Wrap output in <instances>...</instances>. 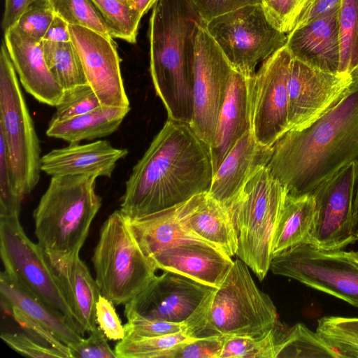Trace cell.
I'll return each mask as SVG.
<instances>
[{"mask_svg": "<svg viewBox=\"0 0 358 358\" xmlns=\"http://www.w3.org/2000/svg\"><path fill=\"white\" fill-rule=\"evenodd\" d=\"M210 146L190 124L168 119L126 181L120 210L129 220L168 209L209 192Z\"/></svg>", "mask_w": 358, "mask_h": 358, "instance_id": "cell-1", "label": "cell"}, {"mask_svg": "<svg viewBox=\"0 0 358 358\" xmlns=\"http://www.w3.org/2000/svg\"><path fill=\"white\" fill-rule=\"evenodd\" d=\"M341 96L308 126L272 146L266 167L292 196L312 194L344 166L358 162V69Z\"/></svg>", "mask_w": 358, "mask_h": 358, "instance_id": "cell-2", "label": "cell"}, {"mask_svg": "<svg viewBox=\"0 0 358 358\" xmlns=\"http://www.w3.org/2000/svg\"><path fill=\"white\" fill-rule=\"evenodd\" d=\"M191 0H157L149 22L150 72L168 119L190 124L195 41L206 25Z\"/></svg>", "mask_w": 358, "mask_h": 358, "instance_id": "cell-3", "label": "cell"}, {"mask_svg": "<svg viewBox=\"0 0 358 358\" xmlns=\"http://www.w3.org/2000/svg\"><path fill=\"white\" fill-rule=\"evenodd\" d=\"M94 175L51 177L34 211L35 235L55 269L78 255L101 206Z\"/></svg>", "mask_w": 358, "mask_h": 358, "instance_id": "cell-4", "label": "cell"}, {"mask_svg": "<svg viewBox=\"0 0 358 358\" xmlns=\"http://www.w3.org/2000/svg\"><path fill=\"white\" fill-rule=\"evenodd\" d=\"M276 308L252 279L248 265L236 259L220 287L214 288L186 322L193 338L262 336L276 327Z\"/></svg>", "mask_w": 358, "mask_h": 358, "instance_id": "cell-5", "label": "cell"}, {"mask_svg": "<svg viewBox=\"0 0 358 358\" xmlns=\"http://www.w3.org/2000/svg\"><path fill=\"white\" fill-rule=\"evenodd\" d=\"M286 194L264 166L250 177L227 208L238 236L236 255L260 280L269 270L273 235Z\"/></svg>", "mask_w": 358, "mask_h": 358, "instance_id": "cell-6", "label": "cell"}, {"mask_svg": "<svg viewBox=\"0 0 358 358\" xmlns=\"http://www.w3.org/2000/svg\"><path fill=\"white\" fill-rule=\"evenodd\" d=\"M92 262L101 294L114 305L127 304L155 277L157 269L141 248L120 210L103 222Z\"/></svg>", "mask_w": 358, "mask_h": 358, "instance_id": "cell-7", "label": "cell"}, {"mask_svg": "<svg viewBox=\"0 0 358 358\" xmlns=\"http://www.w3.org/2000/svg\"><path fill=\"white\" fill-rule=\"evenodd\" d=\"M0 136L17 191L23 200L40 179V142L6 46L0 52Z\"/></svg>", "mask_w": 358, "mask_h": 358, "instance_id": "cell-8", "label": "cell"}, {"mask_svg": "<svg viewBox=\"0 0 358 358\" xmlns=\"http://www.w3.org/2000/svg\"><path fill=\"white\" fill-rule=\"evenodd\" d=\"M206 29L232 69L246 76H254L257 65L287 43V34L270 21L263 3L214 17Z\"/></svg>", "mask_w": 358, "mask_h": 358, "instance_id": "cell-9", "label": "cell"}, {"mask_svg": "<svg viewBox=\"0 0 358 358\" xmlns=\"http://www.w3.org/2000/svg\"><path fill=\"white\" fill-rule=\"evenodd\" d=\"M269 270L358 308V251L301 243L273 255Z\"/></svg>", "mask_w": 358, "mask_h": 358, "instance_id": "cell-10", "label": "cell"}, {"mask_svg": "<svg viewBox=\"0 0 358 358\" xmlns=\"http://www.w3.org/2000/svg\"><path fill=\"white\" fill-rule=\"evenodd\" d=\"M0 252L4 271L37 298L64 315L77 329L59 276L43 248L27 237L19 216L0 217Z\"/></svg>", "mask_w": 358, "mask_h": 358, "instance_id": "cell-11", "label": "cell"}, {"mask_svg": "<svg viewBox=\"0 0 358 358\" xmlns=\"http://www.w3.org/2000/svg\"><path fill=\"white\" fill-rule=\"evenodd\" d=\"M358 179V162L350 163L313 192L315 221L307 242L324 250H343L357 241L354 220V196Z\"/></svg>", "mask_w": 358, "mask_h": 358, "instance_id": "cell-12", "label": "cell"}, {"mask_svg": "<svg viewBox=\"0 0 358 358\" xmlns=\"http://www.w3.org/2000/svg\"><path fill=\"white\" fill-rule=\"evenodd\" d=\"M292 57L286 46L264 60L252 78V132L271 148L288 131V80Z\"/></svg>", "mask_w": 358, "mask_h": 358, "instance_id": "cell-13", "label": "cell"}, {"mask_svg": "<svg viewBox=\"0 0 358 358\" xmlns=\"http://www.w3.org/2000/svg\"><path fill=\"white\" fill-rule=\"evenodd\" d=\"M233 69L220 48L201 26L195 41L193 115L190 125L210 145Z\"/></svg>", "mask_w": 358, "mask_h": 358, "instance_id": "cell-14", "label": "cell"}, {"mask_svg": "<svg viewBox=\"0 0 358 358\" xmlns=\"http://www.w3.org/2000/svg\"><path fill=\"white\" fill-rule=\"evenodd\" d=\"M213 289L180 274L164 271L125 304L124 313L186 323Z\"/></svg>", "mask_w": 358, "mask_h": 358, "instance_id": "cell-15", "label": "cell"}, {"mask_svg": "<svg viewBox=\"0 0 358 358\" xmlns=\"http://www.w3.org/2000/svg\"><path fill=\"white\" fill-rule=\"evenodd\" d=\"M71 41L80 59L88 84L102 106L129 108L115 43L90 29L69 24Z\"/></svg>", "mask_w": 358, "mask_h": 358, "instance_id": "cell-16", "label": "cell"}, {"mask_svg": "<svg viewBox=\"0 0 358 358\" xmlns=\"http://www.w3.org/2000/svg\"><path fill=\"white\" fill-rule=\"evenodd\" d=\"M352 82L292 58L288 80V131L303 129L328 110Z\"/></svg>", "mask_w": 358, "mask_h": 358, "instance_id": "cell-17", "label": "cell"}, {"mask_svg": "<svg viewBox=\"0 0 358 358\" xmlns=\"http://www.w3.org/2000/svg\"><path fill=\"white\" fill-rule=\"evenodd\" d=\"M4 43L24 90L42 103L58 105L64 90L45 62L43 40L32 38L13 26L4 32Z\"/></svg>", "mask_w": 358, "mask_h": 358, "instance_id": "cell-18", "label": "cell"}, {"mask_svg": "<svg viewBox=\"0 0 358 358\" xmlns=\"http://www.w3.org/2000/svg\"><path fill=\"white\" fill-rule=\"evenodd\" d=\"M156 267L174 272L207 286L218 288L231 268V257L200 243L176 245L151 255Z\"/></svg>", "mask_w": 358, "mask_h": 358, "instance_id": "cell-19", "label": "cell"}, {"mask_svg": "<svg viewBox=\"0 0 358 358\" xmlns=\"http://www.w3.org/2000/svg\"><path fill=\"white\" fill-rule=\"evenodd\" d=\"M252 76L232 71L210 145L213 175L236 141L252 129Z\"/></svg>", "mask_w": 358, "mask_h": 358, "instance_id": "cell-20", "label": "cell"}, {"mask_svg": "<svg viewBox=\"0 0 358 358\" xmlns=\"http://www.w3.org/2000/svg\"><path fill=\"white\" fill-rule=\"evenodd\" d=\"M338 11L329 12L287 34L285 46L293 59L326 72L338 73Z\"/></svg>", "mask_w": 358, "mask_h": 358, "instance_id": "cell-21", "label": "cell"}, {"mask_svg": "<svg viewBox=\"0 0 358 358\" xmlns=\"http://www.w3.org/2000/svg\"><path fill=\"white\" fill-rule=\"evenodd\" d=\"M128 150L113 147L106 140L53 149L41 157V171L50 176L94 175L111 178L117 162Z\"/></svg>", "mask_w": 358, "mask_h": 358, "instance_id": "cell-22", "label": "cell"}, {"mask_svg": "<svg viewBox=\"0 0 358 358\" xmlns=\"http://www.w3.org/2000/svg\"><path fill=\"white\" fill-rule=\"evenodd\" d=\"M271 154L272 147L260 145L252 131H247L215 172L208 195L227 208L250 177L267 165Z\"/></svg>", "mask_w": 358, "mask_h": 358, "instance_id": "cell-23", "label": "cell"}, {"mask_svg": "<svg viewBox=\"0 0 358 358\" xmlns=\"http://www.w3.org/2000/svg\"><path fill=\"white\" fill-rule=\"evenodd\" d=\"M182 220L187 229L229 257L236 254L238 236L228 209L206 193L184 203Z\"/></svg>", "mask_w": 358, "mask_h": 358, "instance_id": "cell-24", "label": "cell"}, {"mask_svg": "<svg viewBox=\"0 0 358 358\" xmlns=\"http://www.w3.org/2000/svg\"><path fill=\"white\" fill-rule=\"evenodd\" d=\"M1 307H13L48 329L61 342L72 348L83 337L66 317L37 298L5 271L0 275Z\"/></svg>", "mask_w": 358, "mask_h": 358, "instance_id": "cell-25", "label": "cell"}, {"mask_svg": "<svg viewBox=\"0 0 358 358\" xmlns=\"http://www.w3.org/2000/svg\"><path fill=\"white\" fill-rule=\"evenodd\" d=\"M184 203L132 221L129 220L134 236L148 257L180 243L209 245L192 234L185 225L182 220Z\"/></svg>", "mask_w": 358, "mask_h": 358, "instance_id": "cell-26", "label": "cell"}, {"mask_svg": "<svg viewBox=\"0 0 358 358\" xmlns=\"http://www.w3.org/2000/svg\"><path fill=\"white\" fill-rule=\"evenodd\" d=\"M65 289L78 331L83 336L96 326V304L101 296L99 286L79 254L55 269Z\"/></svg>", "mask_w": 358, "mask_h": 358, "instance_id": "cell-27", "label": "cell"}, {"mask_svg": "<svg viewBox=\"0 0 358 358\" xmlns=\"http://www.w3.org/2000/svg\"><path fill=\"white\" fill-rule=\"evenodd\" d=\"M129 110L130 107L101 106L69 120L50 121L46 134L69 143L106 137L119 128Z\"/></svg>", "mask_w": 358, "mask_h": 358, "instance_id": "cell-28", "label": "cell"}, {"mask_svg": "<svg viewBox=\"0 0 358 358\" xmlns=\"http://www.w3.org/2000/svg\"><path fill=\"white\" fill-rule=\"evenodd\" d=\"M315 215L313 194L294 196L287 193L273 235L272 255L306 243L314 227Z\"/></svg>", "mask_w": 358, "mask_h": 358, "instance_id": "cell-29", "label": "cell"}, {"mask_svg": "<svg viewBox=\"0 0 358 358\" xmlns=\"http://www.w3.org/2000/svg\"><path fill=\"white\" fill-rule=\"evenodd\" d=\"M45 62L64 91L88 84L77 50L71 41L43 40Z\"/></svg>", "mask_w": 358, "mask_h": 358, "instance_id": "cell-30", "label": "cell"}, {"mask_svg": "<svg viewBox=\"0 0 358 358\" xmlns=\"http://www.w3.org/2000/svg\"><path fill=\"white\" fill-rule=\"evenodd\" d=\"M331 357L340 355L317 334L297 323L279 336L275 358Z\"/></svg>", "mask_w": 358, "mask_h": 358, "instance_id": "cell-31", "label": "cell"}, {"mask_svg": "<svg viewBox=\"0 0 358 358\" xmlns=\"http://www.w3.org/2000/svg\"><path fill=\"white\" fill-rule=\"evenodd\" d=\"M92 1L101 13L113 38L136 43L143 16L136 9L134 0Z\"/></svg>", "mask_w": 358, "mask_h": 358, "instance_id": "cell-32", "label": "cell"}, {"mask_svg": "<svg viewBox=\"0 0 358 358\" xmlns=\"http://www.w3.org/2000/svg\"><path fill=\"white\" fill-rule=\"evenodd\" d=\"M315 331L340 357H358V317L324 316Z\"/></svg>", "mask_w": 358, "mask_h": 358, "instance_id": "cell-33", "label": "cell"}, {"mask_svg": "<svg viewBox=\"0 0 358 358\" xmlns=\"http://www.w3.org/2000/svg\"><path fill=\"white\" fill-rule=\"evenodd\" d=\"M340 64L338 73L358 69V0H342L338 11Z\"/></svg>", "mask_w": 358, "mask_h": 358, "instance_id": "cell-34", "label": "cell"}, {"mask_svg": "<svg viewBox=\"0 0 358 358\" xmlns=\"http://www.w3.org/2000/svg\"><path fill=\"white\" fill-rule=\"evenodd\" d=\"M194 339L186 330L154 337L125 335L116 344L114 351L117 358H163L169 349Z\"/></svg>", "mask_w": 358, "mask_h": 358, "instance_id": "cell-35", "label": "cell"}, {"mask_svg": "<svg viewBox=\"0 0 358 358\" xmlns=\"http://www.w3.org/2000/svg\"><path fill=\"white\" fill-rule=\"evenodd\" d=\"M55 13L69 24L83 27L113 39L98 8L92 0H50Z\"/></svg>", "mask_w": 358, "mask_h": 358, "instance_id": "cell-36", "label": "cell"}, {"mask_svg": "<svg viewBox=\"0 0 358 358\" xmlns=\"http://www.w3.org/2000/svg\"><path fill=\"white\" fill-rule=\"evenodd\" d=\"M278 337L276 327L259 337L225 336L220 358H275Z\"/></svg>", "mask_w": 358, "mask_h": 358, "instance_id": "cell-37", "label": "cell"}, {"mask_svg": "<svg viewBox=\"0 0 358 358\" xmlns=\"http://www.w3.org/2000/svg\"><path fill=\"white\" fill-rule=\"evenodd\" d=\"M102 106L101 102L89 84L64 91L60 102L50 121L69 120Z\"/></svg>", "mask_w": 358, "mask_h": 358, "instance_id": "cell-38", "label": "cell"}, {"mask_svg": "<svg viewBox=\"0 0 358 358\" xmlns=\"http://www.w3.org/2000/svg\"><path fill=\"white\" fill-rule=\"evenodd\" d=\"M22 201L15 187L5 143L0 136V217L19 216Z\"/></svg>", "mask_w": 358, "mask_h": 358, "instance_id": "cell-39", "label": "cell"}, {"mask_svg": "<svg viewBox=\"0 0 358 358\" xmlns=\"http://www.w3.org/2000/svg\"><path fill=\"white\" fill-rule=\"evenodd\" d=\"M55 15L50 0H36L26 8L14 26L32 38L43 40Z\"/></svg>", "mask_w": 358, "mask_h": 358, "instance_id": "cell-40", "label": "cell"}, {"mask_svg": "<svg viewBox=\"0 0 358 358\" xmlns=\"http://www.w3.org/2000/svg\"><path fill=\"white\" fill-rule=\"evenodd\" d=\"M224 341L222 336L198 338L176 345L163 358H220Z\"/></svg>", "mask_w": 358, "mask_h": 358, "instance_id": "cell-41", "label": "cell"}, {"mask_svg": "<svg viewBox=\"0 0 358 358\" xmlns=\"http://www.w3.org/2000/svg\"><path fill=\"white\" fill-rule=\"evenodd\" d=\"M127 322L124 324L125 335L140 337H154L185 331L186 323H176L143 317L131 313L125 315Z\"/></svg>", "mask_w": 358, "mask_h": 358, "instance_id": "cell-42", "label": "cell"}, {"mask_svg": "<svg viewBox=\"0 0 358 358\" xmlns=\"http://www.w3.org/2000/svg\"><path fill=\"white\" fill-rule=\"evenodd\" d=\"M1 338L17 353L33 358H66L59 350L21 332H2Z\"/></svg>", "mask_w": 358, "mask_h": 358, "instance_id": "cell-43", "label": "cell"}, {"mask_svg": "<svg viewBox=\"0 0 358 358\" xmlns=\"http://www.w3.org/2000/svg\"><path fill=\"white\" fill-rule=\"evenodd\" d=\"M309 0H269L264 4L270 21L288 34L294 28L301 11Z\"/></svg>", "mask_w": 358, "mask_h": 358, "instance_id": "cell-44", "label": "cell"}, {"mask_svg": "<svg viewBox=\"0 0 358 358\" xmlns=\"http://www.w3.org/2000/svg\"><path fill=\"white\" fill-rule=\"evenodd\" d=\"M87 338L70 348L71 358H117L103 331L96 327Z\"/></svg>", "mask_w": 358, "mask_h": 358, "instance_id": "cell-45", "label": "cell"}, {"mask_svg": "<svg viewBox=\"0 0 358 358\" xmlns=\"http://www.w3.org/2000/svg\"><path fill=\"white\" fill-rule=\"evenodd\" d=\"M96 317L99 327L107 338L120 341L125 336L124 327L115 311L114 304L101 294L96 304Z\"/></svg>", "mask_w": 358, "mask_h": 358, "instance_id": "cell-46", "label": "cell"}, {"mask_svg": "<svg viewBox=\"0 0 358 358\" xmlns=\"http://www.w3.org/2000/svg\"><path fill=\"white\" fill-rule=\"evenodd\" d=\"M12 314L15 320L30 333L36 335L40 341H43L46 344L56 348L64 353L66 358H71L70 349L64 343L61 342L54 334L43 325L31 319L15 308L11 307L7 309Z\"/></svg>", "mask_w": 358, "mask_h": 358, "instance_id": "cell-47", "label": "cell"}, {"mask_svg": "<svg viewBox=\"0 0 358 358\" xmlns=\"http://www.w3.org/2000/svg\"><path fill=\"white\" fill-rule=\"evenodd\" d=\"M191 1L206 22L248 5L263 3V0H191Z\"/></svg>", "mask_w": 358, "mask_h": 358, "instance_id": "cell-48", "label": "cell"}, {"mask_svg": "<svg viewBox=\"0 0 358 358\" xmlns=\"http://www.w3.org/2000/svg\"><path fill=\"white\" fill-rule=\"evenodd\" d=\"M341 2L342 0H309L299 15L294 28L301 27L315 18L338 10Z\"/></svg>", "mask_w": 358, "mask_h": 358, "instance_id": "cell-49", "label": "cell"}, {"mask_svg": "<svg viewBox=\"0 0 358 358\" xmlns=\"http://www.w3.org/2000/svg\"><path fill=\"white\" fill-rule=\"evenodd\" d=\"M36 0H5L2 29L6 32L13 27L26 8Z\"/></svg>", "mask_w": 358, "mask_h": 358, "instance_id": "cell-50", "label": "cell"}, {"mask_svg": "<svg viewBox=\"0 0 358 358\" xmlns=\"http://www.w3.org/2000/svg\"><path fill=\"white\" fill-rule=\"evenodd\" d=\"M43 40L55 42H67L71 41L69 24L61 17L55 14Z\"/></svg>", "mask_w": 358, "mask_h": 358, "instance_id": "cell-51", "label": "cell"}, {"mask_svg": "<svg viewBox=\"0 0 358 358\" xmlns=\"http://www.w3.org/2000/svg\"><path fill=\"white\" fill-rule=\"evenodd\" d=\"M157 0H134L136 9L143 16L152 7Z\"/></svg>", "mask_w": 358, "mask_h": 358, "instance_id": "cell-52", "label": "cell"}, {"mask_svg": "<svg viewBox=\"0 0 358 358\" xmlns=\"http://www.w3.org/2000/svg\"><path fill=\"white\" fill-rule=\"evenodd\" d=\"M353 207H354V220H355V223L358 225V179H357V185H356L355 192Z\"/></svg>", "mask_w": 358, "mask_h": 358, "instance_id": "cell-53", "label": "cell"}, {"mask_svg": "<svg viewBox=\"0 0 358 358\" xmlns=\"http://www.w3.org/2000/svg\"><path fill=\"white\" fill-rule=\"evenodd\" d=\"M269 0H263V4H265L266 3H267Z\"/></svg>", "mask_w": 358, "mask_h": 358, "instance_id": "cell-54", "label": "cell"}, {"mask_svg": "<svg viewBox=\"0 0 358 358\" xmlns=\"http://www.w3.org/2000/svg\"><path fill=\"white\" fill-rule=\"evenodd\" d=\"M357 241H358V234H357Z\"/></svg>", "mask_w": 358, "mask_h": 358, "instance_id": "cell-55", "label": "cell"}]
</instances>
